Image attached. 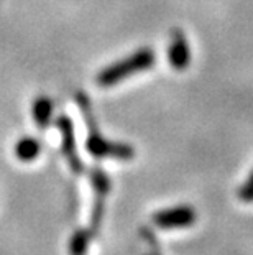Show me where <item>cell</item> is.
<instances>
[{
  "label": "cell",
  "mask_w": 253,
  "mask_h": 255,
  "mask_svg": "<svg viewBox=\"0 0 253 255\" xmlns=\"http://www.w3.org/2000/svg\"><path fill=\"white\" fill-rule=\"evenodd\" d=\"M78 104L81 111L84 114V119L89 127V137L85 140V148L95 158H115V160H132L135 156V148L128 143L120 142H110L105 140L99 133L97 126L92 117V111H90L89 99L84 94H78Z\"/></svg>",
  "instance_id": "6da1fadb"
},
{
  "label": "cell",
  "mask_w": 253,
  "mask_h": 255,
  "mask_svg": "<svg viewBox=\"0 0 253 255\" xmlns=\"http://www.w3.org/2000/svg\"><path fill=\"white\" fill-rule=\"evenodd\" d=\"M155 51L150 50V48H140L138 51L132 53L127 58L120 59V61H115L110 66L104 68L102 71L97 74V84L102 88H110L117 83H122L130 76L147 71L155 64Z\"/></svg>",
  "instance_id": "7a4b0ae2"
},
{
  "label": "cell",
  "mask_w": 253,
  "mask_h": 255,
  "mask_svg": "<svg viewBox=\"0 0 253 255\" xmlns=\"http://www.w3.org/2000/svg\"><path fill=\"white\" fill-rule=\"evenodd\" d=\"M56 127L59 128L61 132V148H63V153L66 156L68 160V165L71 168L73 173H79L84 171V163L83 160L79 158L78 155V150H76V138H74V126H73V121L69 119L68 116H59L56 119Z\"/></svg>",
  "instance_id": "3957f363"
},
{
  "label": "cell",
  "mask_w": 253,
  "mask_h": 255,
  "mask_svg": "<svg viewBox=\"0 0 253 255\" xmlns=\"http://www.w3.org/2000/svg\"><path fill=\"white\" fill-rule=\"evenodd\" d=\"M152 221L160 229H181V227H189L194 224L196 211L191 206H177V208L155 213Z\"/></svg>",
  "instance_id": "277c9868"
},
{
  "label": "cell",
  "mask_w": 253,
  "mask_h": 255,
  "mask_svg": "<svg viewBox=\"0 0 253 255\" xmlns=\"http://www.w3.org/2000/svg\"><path fill=\"white\" fill-rule=\"evenodd\" d=\"M168 61L177 71H182V69L189 66L191 61L189 43H187V38L181 30L171 31V40L168 46Z\"/></svg>",
  "instance_id": "5b68a950"
},
{
  "label": "cell",
  "mask_w": 253,
  "mask_h": 255,
  "mask_svg": "<svg viewBox=\"0 0 253 255\" xmlns=\"http://www.w3.org/2000/svg\"><path fill=\"white\" fill-rule=\"evenodd\" d=\"M53 117V102L50 97L40 96L33 102V121L38 128H46Z\"/></svg>",
  "instance_id": "8992f818"
},
{
  "label": "cell",
  "mask_w": 253,
  "mask_h": 255,
  "mask_svg": "<svg viewBox=\"0 0 253 255\" xmlns=\"http://www.w3.org/2000/svg\"><path fill=\"white\" fill-rule=\"evenodd\" d=\"M41 145L35 137H21L17 143H15V156L20 161H31L40 155Z\"/></svg>",
  "instance_id": "52a82bcc"
},
{
  "label": "cell",
  "mask_w": 253,
  "mask_h": 255,
  "mask_svg": "<svg viewBox=\"0 0 253 255\" xmlns=\"http://www.w3.org/2000/svg\"><path fill=\"white\" fill-rule=\"evenodd\" d=\"M94 232L90 229H78L69 241V254L71 255H85L89 244L92 241Z\"/></svg>",
  "instance_id": "ba28073f"
},
{
  "label": "cell",
  "mask_w": 253,
  "mask_h": 255,
  "mask_svg": "<svg viewBox=\"0 0 253 255\" xmlns=\"http://www.w3.org/2000/svg\"><path fill=\"white\" fill-rule=\"evenodd\" d=\"M90 184H92L94 191H102L109 194L110 191V178L109 175H105L100 168H94L90 171Z\"/></svg>",
  "instance_id": "9c48e42d"
},
{
  "label": "cell",
  "mask_w": 253,
  "mask_h": 255,
  "mask_svg": "<svg viewBox=\"0 0 253 255\" xmlns=\"http://www.w3.org/2000/svg\"><path fill=\"white\" fill-rule=\"evenodd\" d=\"M239 198L242 201H245V203H252L253 201V183H245L244 186L240 188Z\"/></svg>",
  "instance_id": "30bf717a"
},
{
  "label": "cell",
  "mask_w": 253,
  "mask_h": 255,
  "mask_svg": "<svg viewBox=\"0 0 253 255\" xmlns=\"http://www.w3.org/2000/svg\"><path fill=\"white\" fill-rule=\"evenodd\" d=\"M247 183H253V171L250 173V176H249V180H247Z\"/></svg>",
  "instance_id": "8fae6325"
}]
</instances>
